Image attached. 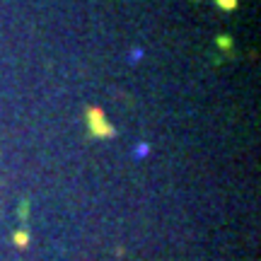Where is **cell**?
Returning <instances> with one entry per match:
<instances>
[{
    "label": "cell",
    "mask_w": 261,
    "mask_h": 261,
    "mask_svg": "<svg viewBox=\"0 0 261 261\" xmlns=\"http://www.w3.org/2000/svg\"><path fill=\"white\" fill-rule=\"evenodd\" d=\"M218 3H220L225 10H232L234 8V0H218Z\"/></svg>",
    "instance_id": "7a4b0ae2"
},
{
    "label": "cell",
    "mask_w": 261,
    "mask_h": 261,
    "mask_svg": "<svg viewBox=\"0 0 261 261\" xmlns=\"http://www.w3.org/2000/svg\"><path fill=\"white\" fill-rule=\"evenodd\" d=\"M15 242H17L19 247H24V242H27V234H17V237H15Z\"/></svg>",
    "instance_id": "3957f363"
},
{
    "label": "cell",
    "mask_w": 261,
    "mask_h": 261,
    "mask_svg": "<svg viewBox=\"0 0 261 261\" xmlns=\"http://www.w3.org/2000/svg\"><path fill=\"white\" fill-rule=\"evenodd\" d=\"M87 123H90L92 136H97V138H112L114 136V128L104 121V116L99 109H90V112H87Z\"/></svg>",
    "instance_id": "6da1fadb"
}]
</instances>
